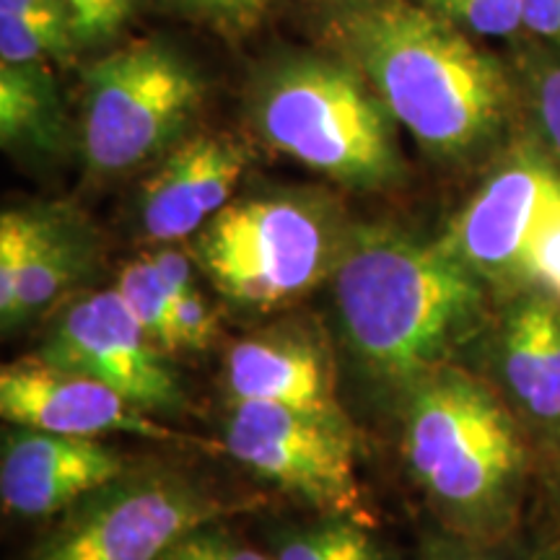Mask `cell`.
Segmentation results:
<instances>
[{
    "label": "cell",
    "mask_w": 560,
    "mask_h": 560,
    "mask_svg": "<svg viewBox=\"0 0 560 560\" xmlns=\"http://www.w3.org/2000/svg\"><path fill=\"white\" fill-rule=\"evenodd\" d=\"M223 382L234 402H265L353 429L338 397L330 353L306 330H272L226 353Z\"/></svg>",
    "instance_id": "5bb4252c"
},
{
    "label": "cell",
    "mask_w": 560,
    "mask_h": 560,
    "mask_svg": "<svg viewBox=\"0 0 560 560\" xmlns=\"http://www.w3.org/2000/svg\"><path fill=\"white\" fill-rule=\"evenodd\" d=\"M45 215L30 210H5L0 219V317L9 322L16 306L19 283L37 242Z\"/></svg>",
    "instance_id": "ffe728a7"
},
{
    "label": "cell",
    "mask_w": 560,
    "mask_h": 560,
    "mask_svg": "<svg viewBox=\"0 0 560 560\" xmlns=\"http://www.w3.org/2000/svg\"><path fill=\"white\" fill-rule=\"evenodd\" d=\"M520 280L537 289L560 293V195L545 208V213L532 231L522 257Z\"/></svg>",
    "instance_id": "7402d4cb"
},
{
    "label": "cell",
    "mask_w": 560,
    "mask_h": 560,
    "mask_svg": "<svg viewBox=\"0 0 560 560\" xmlns=\"http://www.w3.org/2000/svg\"><path fill=\"white\" fill-rule=\"evenodd\" d=\"M332 291L350 355L397 400L457 363L486 312V280L444 242L389 226L355 229L342 240Z\"/></svg>",
    "instance_id": "6da1fadb"
},
{
    "label": "cell",
    "mask_w": 560,
    "mask_h": 560,
    "mask_svg": "<svg viewBox=\"0 0 560 560\" xmlns=\"http://www.w3.org/2000/svg\"><path fill=\"white\" fill-rule=\"evenodd\" d=\"M128 467V459L102 439L9 423L0 441V501L5 514L26 520L62 514Z\"/></svg>",
    "instance_id": "4fadbf2b"
},
{
    "label": "cell",
    "mask_w": 560,
    "mask_h": 560,
    "mask_svg": "<svg viewBox=\"0 0 560 560\" xmlns=\"http://www.w3.org/2000/svg\"><path fill=\"white\" fill-rule=\"evenodd\" d=\"M556 299H558V301H560V293H558V296H556Z\"/></svg>",
    "instance_id": "836d02e7"
},
{
    "label": "cell",
    "mask_w": 560,
    "mask_h": 560,
    "mask_svg": "<svg viewBox=\"0 0 560 560\" xmlns=\"http://www.w3.org/2000/svg\"><path fill=\"white\" fill-rule=\"evenodd\" d=\"M117 293H120L132 317L140 322L145 335L164 350L166 355L174 353V332H172V293L166 291L164 280H161L156 265H153L151 255L140 257V260L130 262L128 268L120 272L117 280Z\"/></svg>",
    "instance_id": "d6986e66"
},
{
    "label": "cell",
    "mask_w": 560,
    "mask_h": 560,
    "mask_svg": "<svg viewBox=\"0 0 560 560\" xmlns=\"http://www.w3.org/2000/svg\"><path fill=\"white\" fill-rule=\"evenodd\" d=\"M231 511L221 493L177 467L130 465L62 511L26 560H161L182 537Z\"/></svg>",
    "instance_id": "8992f818"
},
{
    "label": "cell",
    "mask_w": 560,
    "mask_h": 560,
    "mask_svg": "<svg viewBox=\"0 0 560 560\" xmlns=\"http://www.w3.org/2000/svg\"><path fill=\"white\" fill-rule=\"evenodd\" d=\"M174 346L206 350L215 338V312L198 289L185 291L172 304Z\"/></svg>",
    "instance_id": "d4e9b609"
},
{
    "label": "cell",
    "mask_w": 560,
    "mask_h": 560,
    "mask_svg": "<svg viewBox=\"0 0 560 560\" xmlns=\"http://www.w3.org/2000/svg\"><path fill=\"white\" fill-rule=\"evenodd\" d=\"M431 11L482 37H503L524 26V0H429Z\"/></svg>",
    "instance_id": "44dd1931"
},
{
    "label": "cell",
    "mask_w": 560,
    "mask_h": 560,
    "mask_svg": "<svg viewBox=\"0 0 560 560\" xmlns=\"http://www.w3.org/2000/svg\"><path fill=\"white\" fill-rule=\"evenodd\" d=\"M223 452L317 514L376 529V514L355 472L353 429L265 402L231 400Z\"/></svg>",
    "instance_id": "ba28073f"
},
{
    "label": "cell",
    "mask_w": 560,
    "mask_h": 560,
    "mask_svg": "<svg viewBox=\"0 0 560 560\" xmlns=\"http://www.w3.org/2000/svg\"><path fill=\"white\" fill-rule=\"evenodd\" d=\"M338 30L392 120L423 149L454 156L499 128L501 70L452 21L408 3H371L340 16Z\"/></svg>",
    "instance_id": "3957f363"
},
{
    "label": "cell",
    "mask_w": 560,
    "mask_h": 560,
    "mask_svg": "<svg viewBox=\"0 0 560 560\" xmlns=\"http://www.w3.org/2000/svg\"><path fill=\"white\" fill-rule=\"evenodd\" d=\"M524 26L560 45V0H524Z\"/></svg>",
    "instance_id": "f546056e"
},
{
    "label": "cell",
    "mask_w": 560,
    "mask_h": 560,
    "mask_svg": "<svg viewBox=\"0 0 560 560\" xmlns=\"http://www.w3.org/2000/svg\"><path fill=\"white\" fill-rule=\"evenodd\" d=\"M255 122L272 149L342 185L376 190L400 174L389 109L340 62L304 58L272 70Z\"/></svg>",
    "instance_id": "277c9868"
},
{
    "label": "cell",
    "mask_w": 560,
    "mask_h": 560,
    "mask_svg": "<svg viewBox=\"0 0 560 560\" xmlns=\"http://www.w3.org/2000/svg\"><path fill=\"white\" fill-rule=\"evenodd\" d=\"M89 249L91 247L81 234L45 215L30 262L21 276L16 306H13L9 322H3V330L9 332L21 322H30L37 314L47 312L62 293L73 289V283L89 265Z\"/></svg>",
    "instance_id": "e0dca14e"
},
{
    "label": "cell",
    "mask_w": 560,
    "mask_h": 560,
    "mask_svg": "<svg viewBox=\"0 0 560 560\" xmlns=\"http://www.w3.org/2000/svg\"><path fill=\"white\" fill-rule=\"evenodd\" d=\"M179 11L226 34H242L268 13L278 0H172Z\"/></svg>",
    "instance_id": "cb8c5ba5"
},
{
    "label": "cell",
    "mask_w": 560,
    "mask_h": 560,
    "mask_svg": "<svg viewBox=\"0 0 560 560\" xmlns=\"http://www.w3.org/2000/svg\"><path fill=\"white\" fill-rule=\"evenodd\" d=\"M529 560H560V532L548 537L535 552H529Z\"/></svg>",
    "instance_id": "1f68e13d"
},
{
    "label": "cell",
    "mask_w": 560,
    "mask_h": 560,
    "mask_svg": "<svg viewBox=\"0 0 560 560\" xmlns=\"http://www.w3.org/2000/svg\"><path fill=\"white\" fill-rule=\"evenodd\" d=\"M537 112L552 151L560 159V68H548L537 83Z\"/></svg>",
    "instance_id": "83f0119b"
},
{
    "label": "cell",
    "mask_w": 560,
    "mask_h": 560,
    "mask_svg": "<svg viewBox=\"0 0 560 560\" xmlns=\"http://www.w3.org/2000/svg\"><path fill=\"white\" fill-rule=\"evenodd\" d=\"M0 416L5 423L62 436L104 439L112 433L210 446L208 441L161 423L107 384L60 369L42 355H26L0 369Z\"/></svg>",
    "instance_id": "30bf717a"
},
{
    "label": "cell",
    "mask_w": 560,
    "mask_h": 560,
    "mask_svg": "<svg viewBox=\"0 0 560 560\" xmlns=\"http://www.w3.org/2000/svg\"><path fill=\"white\" fill-rule=\"evenodd\" d=\"M560 195V174L537 151H520L467 202L444 244L482 280H520L537 221Z\"/></svg>",
    "instance_id": "8fae6325"
},
{
    "label": "cell",
    "mask_w": 560,
    "mask_h": 560,
    "mask_svg": "<svg viewBox=\"0 0 560 560\" xmlns=\"http://www.w3.org/2000/svg\"><path fill=\"white\" fill-rule=\"evenodd\" d=\"M202 102L195 70L159 42H132L83 75V153L102 174L128 172L166 149Z\"/></svg>",
    "instance_id": "52a82bcc"
},
{
    "label": "cell",
    "mask_w": 560,
    "mask_h": 560,
    "mask_svg": "<svg viewBox=\"0 0 560 560\" xmlns=\"http://www.w3.org/2000/svg\"><path fill=\"white\" fill-rule=\"evenodd\" d=\"M537 452V470L542 472L545 482H548L552 499L560 503V429L550 436H545L542 441L535 444Z\"/></svg>",
    "instance_id": "4dcf8cb0"
},
{
    "label": "cell",
    "mask_w": 560,
    "mask_h": 560,
    "mask_svg": "<svg viewBox=\"0 0 560 560\" xmlns=\"http://www.w3.org/2000/svg\"><path fill=\"white\" fill-rule=\"evenodd\" d=\"M272 560H395L374 527L319 514V520L283 529L272 540Z\"/></svg>",
    "instance_id": "ac0fdd59"
},
{
    "label": "cell",
    "mask_w": 560,
    "mask_h": 560,
    "mask_svg": "<svg viewBox=\"0 0 560 560\" xmlns=\"http://www.w3.org/2000/svg\"><path fill=\"white\" fill-rule=\"evenodd\" d=\"M244 164V151L226 136L185 140L143 187L140 226L145 240L174 244L206 229L229 206Z\"/></svg>",
    "instance_id": "9a60e30c"
},
{
    "label": "cell",
    "mask_w": 560,
    "mask_h": 560,
    "mask_svg": "<svg viewBox=\"0 0 560 560\" xmlns=\"http://www.w3.org/2000/svg\"><path fill=\"white\" fill-rule=\"evenodd\" d=\"M68 5L75 42H96L115 34L107 0H62Z\"/></svg>",
    "instance_id": "4316f807"
},
{
    "label": "cell",
    "mask_w": 560,
    "mask_h": 560,
    "mask_svg": "<svg viewBox=\"0 0 560 560\" xmlns=\"http://www.w3.org/2000/svg\"><path fill=\"white\" fill-rule=\"evenodd\" d=\"M480 376L535 444L560 429V301L550 291L529 285L511 301L490 338Z\"/></svg>",
    "instance_id": "7c38bea8"
},
{
    "label": "cell",
    "mask_w": 560,
    "mask_h": 560,
    "mask_svg": "<svg viewBox=\"0 0 560 560\" xmlns=\"http://www.w3.org/2000/svg\"><path fill=\"white\" fill-rule=\"evenodd\" d=\"M418 560H529V556H524L514 540L480 542L441 529V535H433L423 542Z\"/></svg>",
    "instance_id": "484cf974"
},
{
    "label": "cell",
    "mask_w": 560,
    "mask_h": 560,
    "mask_svg": "<svg viewBox=\"0 0 560 560\" xmlns=\"http://www.w3.org/2000/svg\"><path fill=\"white\" fill-rule=\"evenodd\" d=\"M151 260L156 265L161 280H164L166 291L172 293V299L182 296L185 291L195 289L192 283V257L187 252L164 247L151 252Z\"/></svg>",
    "instance_id": "f1b7e54d"
},
{
    "label": "cell",
    "mask_w": 560,
    "mask_h": 560,
    "mask_svg": "<svg viewBox=\"0 0 560 560\" xmlns=\"http://www.w3.org/2000/svg\"><path fill=\"white\" fill-rule=\"evenodd\" d=\"M161 560H272V556L242 542L219 522L192 529Z\"/></svg>",
    "instance_id": "603a6c76"
},
{
    "label": "cell",
    "mask_w": 560,
    "mask_h": 560,
    "mask_svg": "<svg viewBox=\"0 0 560 560\" xmlns=\"http://www.w3.org/2000/svg\"><path fill=\"white\" fill-rule=\"evenodd\" d=\"M0 140L5 149L42 153L66 143V117L45 62H0Z\"/></svg>",
    "instance_id": "2e32d148"
},
{
    "label": "cell",
    "mask_w": 560,
    "mask_h": 560,
    "mask_svg": "<svg viewBox=\"0 0 560 560\" xmlns=\"http://www.w3.org/2000/svg\"><path fill=\"white\" fill-rule=\"evenodd\" d=\"M37 355L107 384L151 416H174L187 402L166 353L145 335L117 289L73 301Z\"/></svg>",
    "instance_id": "9c48e42d"
},
{
    "label": "cell",
    "mask_w": 560,
    "mask_h": 560,
    "mask_svg": "<svg viewBox=\"0 0 560 560\" xmlns=\"http://www.w3.org/2000/svg\"><path fill=\"white\" fill-rule=\"evenodd\" d=\"M132 3H136V0H107V9H109V16H112V24H115V30H120L122 21L130 16Z\"/></svg>",
    "instance_id": "d6a6232c"
},
{
    "label": "cell",
    "mask_w": 560,
    "mask_h": 560,
    "mask_svg": "<svg viewBox=\"0 0 560 560\" xmlns=\"http://www.w3.org/2000/svg\"><path fill=\"white\" fill-rule=\"evenodd\" d=\"M340 244L317 206L276 195L229 202L200 231L195 262L229 301L270 310L330 276Z\"/></svg>",
    "instance_id": "5b68a950"
},
{
    "label": "cell",
    "mask_w": 560,
    "mask_h": 560,
    "mask_svg": "<svg viewBox=\"0 0 560 560\" xmlns=\"http://www.w3.org/2000/svg\"><path fill=\"white\" fill-rule=\"evenodd\" d=\"M400 457L441 529L480 542L514 540L535 439L478 371L450 363L397 400Z\"/></svg>",
    "instance_id": "7a4b0ae2"
}]
</instances>
